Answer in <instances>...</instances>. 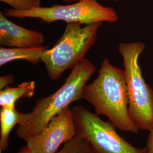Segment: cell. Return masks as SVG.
<instances>
[{"instance_id":"obj_6","label":"cell","mask_w":153,"mask_h":153,"mask_svg":"<svg viewBox=\"0 0 153 153\" xmlns=\"http://www.w3.org/2000/svg\"><path fill=\"white\" fill-rule=\"evenodd\" d=\"M76 136L84 138L95 153H147L146 147L138 149L117 133L111 122L102 120L82 105L72 109Z\"/></svg>"},{"instance_id":"obj_14","label":"cell","mask_w":153,"mask_h":153,"mask_svg":"<svg viewBox=\"0 0 153 153\" xmlns=\"http://www.w3.org/2000/svg\"><path fill=\"white\" fill-rule=\"evenodd\" d=\"M14 81L13 74H9L0 77V90H2L4 88L8 86L9 85L13 83Z\"/></svg>"},{"instance_id":"obj_17","label":"cell","mask_w":153,"mask_h":153,"mask_svg":"<svg viewBox=\"0 0 153 153\" xmlns=\"http://www.w3.org/2000/svg\"><path fill=\"white\" fill-rule=\"evenodd\" d=\"M79 0H64V2L66 3H70V2H76Z\"/></svg>"},{"instance_id":"obj_15","label":"cell","mask_w":153,"mask_h":153,"mask_svg":"<svg viewBox=\"0 0 153 153\" xmlns=\"http://www.w3.org/2000/svg\"><path fill=\"white\" fill-rule=\"evenodd\" d=\"M146 147L148 149L147 153H153V126L149 131Z\"/></svg>"},{"instance_id":"obj_8","label":"cell","mask_w":153,"mask_h":153,"mask_svg":"<svg viewBox=\"0 0 153 153\" xmlns=\"http://www.w3.org/2000/svg\"><path fill=\"white\" fill-rule=\"evenodd\" d=\"M42 33L23 27L9 21L0 12V45L8 48H31L43 46Z\"/></svg>"},{"instance_id":"obj_5","label":"cell","mask_w":153,"mask_h":153,"mask_svg":"<svg viewBox=\"0 0 153 153\" xmlns=\"http://www.w3.org/2000/svg\"><path fill=\"white\" fill-rule=\"evenodd\" d=\"M3 13L6 16L16 18H38L47 23L64 21L85 25L98 22L115 23L119 19L115 9L102 5L97 0H79L72 4L40 6L26 11L7 9Z\"/></svg>"},{"instance_id":"obj_18","label":"cell","mask_w":153,"mask_h":153,"mask_svg":"<svg viewBox=\"0 0 153 153\" xmlns=\"http://www.w3.org/2000/svg\"><path fill=\"white\" fill-rule=\"evenodd\" d=\"M110 1H114V2H119L120 0H110Z\"/></svg>"},{"instance_id":"obj_11","label":"cell","mask_w":153,"mask_h":153,"mask_svg":"<svg viewBox=\"0 0 153 153\" xmlns=\"http://www.w3.org/2000/svg\"><path fill=\"white\" fill-rule=\"evenodd\" d=\"M35 91V81L22 82L15 88L7 86L0 91V105L1 107H16L18 99L32 98Z\"/></svg>"},{"instance_id":"obj_2","label":"cell","mask_w":153,"mask_h":153,"mask_svg":"<svg viewBox=\"0 0 153 153\" xmlns=\"http://www.w3.org/2000/svg\"><path fill=\"white\" fill-rule=\"evenodd\" d=\"M95 71V66L88 59L78 62L57 91L39 99L31 112L23 113L22 122L16 128L17 136L25 141L42 131L54 116L73 102L83 99V88Z\"/></svg>"},{"instance_id":"obj_13","label":"cell","mask_w":153,"mask_h":153,"mask_svg":"<svg viewBox=\"0 0 153 153\" xmlns=\"http://www.w3.org/2000/svg\"><path fill=\"white\" fill-rule=\"evenodd\" d=\"M16 11H26L40 7L41 0H0Z\"/></svg>"},{"instance_id":"obj_12","label":"cell","mask_w":153,"mask_h":153,"mask_svg":"<svg viewBox=\"0 0 153 153\" xmlns=\"http://www.w3.org/2000/svg\"><path fill=\"white\" fill-rule=\"evenodd\" d=\"M56 153H95L91 145L84 138L76 135Z\"/></svg>"},{"instance_id":"obj_1","label":"cell","mask_w":153,"mask_h":153,"mask_svg":"<svg viewBox=\"0 0 153 153\" xmlns=\"http://www.w3.org/2000/svg\"><path fill=\"white\" fill-rule=\"evenodd\" d=\"M82 98L93 105L97 115L106 116L115 128L133 133L140 130L129 115L124 71L111 64L107 58L102 61L98 77L85 86Z\"/></svg>"},{"instance_id":"obj_9","label":"cell","mask_w":153,"mask_h":153,"mask_svg":"<svg viewBox=\"0 0 153 153\" xmlns=\"http://www.w3.org/2000/svg\"><path fill=\"white\" fill-rule=\"evenodd\" d=\"M46 47L40 46L31 48H0V66L16 60H24L35 65L42 61V57Z\"/></svg>"},{"instance_id":"obj_3","label":"cell","mask_w":153,"mask_h":153,"mask_svg":"<svg viewBox=\"0 0 153 153\" xmlns=\"http://www.w3.org/2000/svg\"><path fill=\"white\" fill-rule=\"evenodd\" d=\"M145 48L141 42L120 43L119 45L123 59L129 115L139 129L149 131L153 126V90L145 81L139 64Z\"/></svg>"},{"instance_id":"obj_16","label":"cell","mask_w":153,"mask_h":153,"mask_svg":"<svg viewBox=\"0 0 153 153\" xmlns=\"http://www.w3.org/2000/svg\"><path fill=\"white\" fill-rule=\"evenodd\" d=\"M17 153H31L27 146L21 148Z\"/></svg>"},{"instance_id":"obj_7","label":"cell","mask_w":153,"mask_h":153,"mask_svg":"<svg viewBox=\"0 0 153 153\" xmlns=\"http://www.w3.org/2000/svg\"><path fill=\"white\" fill-rule=\"evenodd\" d=\"M73 112L69 107L54 116L44 129L25 141L31 153H56L61 144L76 136Z\"/></svg>"},{"instance_id":"obj_4","label":"cell","mask_w":153,"mask_h":153,"mask_svg":"<svg viewBox=\"0 0 153 153\" xmlns=\"http://www.w3.org/2000/svg\"><path fill=\"white\" fill-rule=\"evenodd\" d=\"M102 22L90 25L66 23L64 32L55 45L44 51L42 61L52 81L59 79L64 71L71 69L85 56L97 40Z\"/></svg>"},{"instance_id":"obj_10","label":"cell","mask_w":153,"mask_h":153,"mask_svg":"<svg viewBox=\"0 0 153 153\" xmlns=\"http://www.w3.org/2000/svg\"><path fill=\"white\" fill-rule=\"evenodd\" d=\"M23 113L16 107H1L0 111V153L9 145V135L13 128L22 122Z\"/></svg>"}]
</instances>
